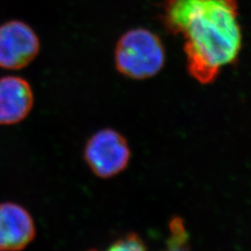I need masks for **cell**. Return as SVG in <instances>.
<instances>
[{
    "instance_id": "6da1fadb",
    "label": "cell",
    "mask_w": 251,
    "mask_h": 251,
    "mask_svg": "<svg viewBox=\"0 0 251 251\" xmlns=\"http://www.w3.org/2000/svg\"><path fill=\"white\" fill-rule=\"evenodd\" d=\"M162 22L183 36L187 70L201 84L214 82L241 51L237 0H166Z\"/></svg>"
},
{
    "instance_id": "7a4b0ae2",
    "label": "cell",
    "mask_w": 251,
    "mask_h": 251,
    "mask_svg": "<svg viewBox=\"0 0 251 251\" xmlns=\"http://www.w3.org/2000/svg\"><path fill=\"white\" fill-rule=\"evenodd\" d=\"M165 48L159 36L148 29L135 28L117 41L115 63L126 77L144 80L154 76L165 64Z\"/></svg>"
},
{
    "instance_id": "3957f363",
    "label": "cell",
    "mask_w": 251,
    "mask_h": 251,
    "mask_svg": "<svg viewBox=\"0 0 251 251\" xmlns=\"http://www.w3.org/2000/svg\"><path fill=\"white\" fill-rule=\"evenodd\" d=\"M84 160L91 172L100 179H110L127 167L130 148L125 137L112 128H102L87 141Z\"/></svg>"
},
{
    "instance_id": "277c9868",
    "label": "cell",
    "mask_w": 251,
    "mask_h": 251,
    "mask_svg": "<svg viewBox=\"0 0 251 251\" xmlns=\"http://www.w3.org/2000/svg\"><path fill=\"white\" fill-rule=\"evenodd\" d=\"M39 50V38L26 23L12 20L0 25V68L23 69L36 59Z\"/></svg>"
},
{
    "instance_id": "5b68a950",
    "label": "cell",
    "mask_w": 251,
    "mask_h": 251,
    "mask_svg": "<svg viewBox=\"0 0 251 251\" xmlns=\"http://www.w3.org/2000/svg\"><path fill=\"white\" fill-rule=\"evenodd\" d=\"M36 234L35 221L25 206L9 201L0 203V251H24Z\"/></svg>"
},
{
    "instance_id": "8992f818",
    "label": "cell",
    "mask_w": 251,
    "mask_h": 251,
    "mask_svg": "<svg viewBox=\"0 0 251 251\" xmlns=\"http://www.w3.org/2000/svg\"><path fill=\"white\" fill-rule=\"evenodd\" d=\"M34 105V92L21 76L0 78V125L12 126L24 121Z\"/></svg>"
},
{
    "instance_id": "52a82bcc",
    "label": "cell",
    "mask_w": 251,
    "mask_h": 251,
    "mask_svg": "<svg viewBox=\"0 0 251 251\" xmlns=\"http://www.w3.org/2000/svg\"><path fill=\"white\" fill-rule=\"evenodd\" d=\"M189 236L183 221L173 219L170 224V236L163 251H190Z\"/></svg>"
},
{
    "instance_id": "ba28073f",
    "label": "cell",
    "mask_w": 251,
    "mask_h": 251,
    "mask_svg": "<svg viewBox=\"0 0 251 251\" xmlns=\"http://www.w3.org/2000/svg\"><path fill=\"white\" fill-rule=\"evenodd\" d=\"M89 251H100L98 250H90ZM103 251H147L144 241L141 237L134 233H129L117 239L111 244Z\"/></svg>"
},
{
    "instance_id": "9c48e42d",
    "label": "cell",
    "mask_w": 251,
    "mask_h": 251,
    "mask_svg": "<svg viewBox=\"0 0 251 251\" xmlns=\"http://www.w3.org/2000/svg\"></svg>"
}]
</instances>
